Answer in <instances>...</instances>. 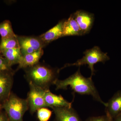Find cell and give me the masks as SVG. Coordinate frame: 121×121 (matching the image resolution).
Returning a JSON list of instances; mask_svg holds the SVG:
<instances>
[{
	"mask_svg": "<svg viewBox=\"0 0 121 121\" xmlns=\"http://www.w3.org/2000/svg\"><path fill=\"white\" fill-rule=\"evenodd\" d=\"M54 85L56 90H67L70 86L75 93L80 95H91L95 100L106 107L104 102L100 97L92 79V78H86L81 73L80 67L75 73L64 80L58 79Z\"/></svg>",
	"mask_w": 121,
	"mask_h": 121,
	"instance_id": "obj_1",
	"label": "cell"
},
{
	"mask_svg": "<svg viewBox=\"0 0 121 121\" xmlns=\"http://www.w3.org/2000/svg\"><path fill=\"white\" fill-rule=\"evenodd\" d=\"M25 69V77L28 83L43 89H49L58 80L60 70L50 66L37 63Z\"/></svg>",
	"mask_w": 121,
	"mask_h": 121,
	"instance_id": "obj_2",
	"label": "cell"
},
{
	"mask_svg": "<svg viewBox=\"0 0 121 121\" xmlns=\"http://www.w3.org/2000/svg\"><path fill=\"white\" fill-rule=\"evenodd\" d=\"M3 109L10 121H23V117L29 109L27 101L11 92L3 103Z\"/></svg>",
	"mask_w": 121,
	"mask_h": 121,
	"instance_id": "obj_3",
	"label": "cell"
},
{
	"mask_svg": "<svg viewBox=\"0 0 121 121\" xmlns=\"http://www.w3.org/2000/svg\"><path fill=\"white\" fill-rule=\"evenodd\" d=\"M84 56L82 59L78 60L76 62L72 64H67L62 68L67 67L75 66H80L82 65H87L91 69V75H94L95 72L94 65L98 62L104 63L106 61L109 60L110 58L107 55V53L102 51L101 49L98 46L94 47L91 49L86 50L83 52Z\"/></svg>",
	"mask_w": 121,
	"mask_h": 121,
	"instance_id": "obj_4",
	"label": "cell"
},
{
	"mask_svg": "<svg viewBox=\"0 0 121 121\" xmlns=\"http://www.w3.org/2000/svg\"><path fill=\"white\" fill-rule=\"evenodd\" d=\"M29 91L28 94L27 99L29 110L33 114L40 108L48 107L44 99L45 90L41 89L29 83Z\"/></svg>",
	"mask_w": 121,
	"mask_h": 121,
	"instance_id": "obj_5",
	"label": "cell"
},
{
	"mask_svg": "<svg viewBox=\"0 0 121 121\" xmlns=\"http://www.w3.org/2000/svg\"><path fill=\"white\" fill-rule=\"evenodd\" d=\"M20 50L22 55L31 54L43 49L45 44L38 37L17 35Z\"/></svg>",
	"mask_w": 121,
	"mask_h": 121,
	"instance_id": "obj_6",
	"label": "cell"
},
{
	"mask_svg": "<svg viewBox=\"0 0 121 121\" xmlns=\"http://www.w3.org/2000/svg\"><path fill=\"white\" fill-rule=\"evenodd\" d=\"M13 71H0V102L3 103L11 93L13 84Z\"/></svg>",
	"mask_w": 121,
	"mask_h": 121,
	"instance_id": "obj_7",
	"label": "cell"
},
{
	"mask_svg": "<svg viewBox=\"0 0 121 121\" xmlns=\"http://www.w3.org/2000/svg\"><path fill=\"white\" fill-rule=\"evenodd\" d=\"M73 15L79 26L83 35L89 33L94 23V15L93 13L82 10H78L73 13Z\"/></svg>",
	"mask_w": 121,
	"mask_h": 121,
	"instance_id": "obj_8",
	"label": "cell"
},
{
	"mask_svg": "<svg viewBox=\"0 0 121 121\" xmlns=\"http://www.w3.org/2000/svg\"><path fill=\"white\" fill-rule=\"evenodd\" d=\"M55 113V121H82L80 117L72 107H52Z\"/></svg>",
	"mask_w": 121,
	"mask_h": 121,
	"instance_id": "obj_9",
	"label": "cell"
},
{
	"mask_svg": "<svg viewBox=\"0 0 121 121\" xmlns=\"http://www.w3.org/2000/svg\"><path fill=\"white\" fill-rule=\"evenodd\" d=\"M44 98L48 107H72V103L68 101L61 95L54 94L49 89L44 90Z\"/></svg>",
	"mask_w": 121,
	"mask_h": 121,
	"instance_id": "obj_10",
	"label": "cell"
},
{
	"mask_svg": "<svg viewBox=\"0 0 121 121\" xmlns=\"http://www.w3.org/2000/svg\"><path fill=\"white\" fill-rule=\"evenodd\" d=\"M65 20L60 21L56 26L39 36L45 45L63 37L64 24Z\"/></svg>",
	"mask_w": 121,
	"mask_h": 121,
	"instance_id": "obj_11",
	"label": "cell"
},
{
	"mask_svg": "<svg viewBox=\"0 0 121 121\" xmlns=\"http://www.w3.org/2000/svg\"><path fill=\"white\" fill-rule=\"evenodd\" d=\"M106 103V113L113 119L121 113V91H117Z\"/></svg>",
	"mask_w": 121,
	"mask_h": 121,
	"instance_id": "obj_12",
	"label": "cell"
},
{
	"mask_svg": "<svg viewBox=\"0 0 121 121\" xmlns=\"http://www.w3.org/2000/svg\"><path fill=\"white\" fill-rule=\"evenodd\" d=\"M44 52L43 49L37 51L31 54H26L22 55L17 70L21 68L26 69L31 67L39 63V60L43 55Z\"/></svg>",
	"mask_w": 121,
	"mask_h": 121,
	"instance_id": "obj_13",
	"label": "cell"
},
{
	"mask_svg": "<svg viewBox=\"0 0 121 121\" xmlns=\"http://www.w3.org/2000/svg\"><path fill=\"white\" fill-rule=\"evenodd\" d=\"M82 35V31L74 17L73 13H72L70 15L68 19L65 20L64 22L63 37Z\"/></svg>",
	"mask_w": 121,
	"mask_h": 121,
	"instance_id": "obj_14",
	"label": "cell"
},
{
	"mask_svg": "<svg viewBox=\"0 0 121 121\" xmlns=\"http://www.w3.org/2000/svg\"><path fill=\"white\" fill-rule=\"evenodd\" d=\"M0 52L11 67L15 64H19L22 56L20 48L3 50Z\"/></svg>",
	"mask_w": 121,
	"mask_h": 121,
	"instance_id": "obj_15",
	"label": "cell"
},
{
	"mask_svg": "<svg viewBox=\"0 0 121 121\" xmlns=\"http://www.w3.org/2000/svg\"><path fill=\"white\" fill-rule=\"evenodd\" d=\"M0 35L1 39L16 36L13 32L12 24L9 21L6 20L0 23Z\"/></svg>",
	"mask_w": 121,
	"mask_h": 121,
	"instance_id": "obj_16",
	"label": "cell"
},
{
	"mask_svg": "<svg viewBox=\"0 0 121 121\" xmlns=\"http://www.w3.org/2000/svg\"><path fill=\"white\" fill-rule=\"evenodd\" d=\"M19 48L17 35L15 37L1 39L0 43V51L7 49Z\"/></svg>",
	"mask_w": 121,
	"mask_h": 121,
	"instance_id": "obj_17",
	"label": "cell"
},
{
	"mask_svg": "<svg viewBox=\"0 0 121 121\" xmlns=\"http://www.w3.org/2000/svg\"><path fill=\"white\" fill-rule=\"evenodd\" d=\"M37 114L39 121H48L51 117L52 112L46 107H43L37 111Z\"/></svg>",
	"mask_w": 121,
	"mask_h": 121,
	"instance_id": "obj_18",
	"label": "cell"
},
{
	"mask_svg": "<svg viewBox=\"0 0 121 121\" xmlns=\"http://www.w3.org/2000/svg\"><path fill=\"white\" fill-rule=\"evenodd\" d=\"M13 71L9 65L6 59L2 56H0V71Z\"/></svg>",
	"mask_w": 121,
	"mask_h": 121,
	"instance_id": "obj_19",
	"label": "cell"
},
{
	"mask_svg": "<svg viewBox=\"0 0 121 121\" xmlns=\"http://www.w3.org/2000/svg\"><path fill=\"white\" fill-rule=\"evenodd\" d=\"M86 121H109V120L108 116L106 114L99 117H91Z\"/></svg>",
	"mask_w": 121,
	"mask_h": 121,
	"instance_id": "obj_20",
	"label": "cell"
},
{
	"mask_svg": "<svg viewBox=\"0 0 121 121\" xmlns=\"http://www.w3.org/2000/svg\"><path fill=\"white\" fill-rule=\"evenodd\" d=\"M0 121H10L4 111L0 112Z\"/></svg>",
	"mask_w": 121,
	"mask_h": 121,
	"instance_id": "obj_21",
	"label": "cell"
},
{
	"mask_svg": "<svg viewBox=\"0 0 121 121\" xmlns=\"http://www.w3.org/2000/svg\"><path fill=\"white\" fill-rule=\"evenodd\" d=\"M113 119L114 121H121V113L118 115Z\"/></svg>",
	"mask_w": 121,
	"mask_h": 121,
	"instance_id": "obj_22",
	"label": "cell"
},
{
	"mask_svg": "<svg viewBox=\"0 0 121 121\" xmlns=\"http://www.w3.org/2000/svg\"><path fill=\"white\" fill-rule=\"evenodd\" d=\"M106 114L108 116V118H109V121H114L113 119L108 113H106Z\"/></svg>",
	"mask_w": 121,
	"mask_h": 121,
	"instance_id": "obj_23",
	"label": "cell"
},
{
	"mask_svg": "<svg viewBox=\"0 0 121 121\" xmlns=\"http://www.w3.org/2000/svg\"><path fill=\"white\" fill-rule=\"evenodd\" d=\"M3 109V103L0 102V112Z\"/></svg>",
	"mask_w": 121,
	"mask_h": 121,
	"instance_id": "obj_24",
	"label": "cell"
},
{
	"mask_svg": "<svg viewBox=\"0 0 121 121\" xmlns=\"http://www.w3.org/2000/svg\"><path fill=\"white\" fill-rule=\"evenodd\" d=\"M0 56H2V55H1V52H0Z\"/></svg>",
	"mask_w": 121,
	"mask_h": 121,
	"instance_id": "obj_25",
	"label": "cell"
}]
</instances>
